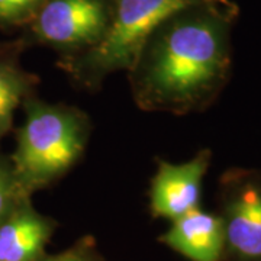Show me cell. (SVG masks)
<instances>
[{"instance_id":"8992f818","label":"cell","mask_w":261,"mask_h":261,"mask_svg":"<svg viewBox=\"0 0 261 261\" xmlns=\"http://www.w3.org/2000/svg\"><path fill=\"white\" fill-rule=\"evenodd\" d=\"M209 163L211 152L206 149L181 164L160 161L149 189L152 216L174 221L199 207L202 183Z\"/></svg>"},{"instance_id":"7c38bea8","label":"cell","mask_w":261,"mask_h":261,"mask_svg":"<svg viewBox=\"0 0 261 261\" xmlns=\"http://www.w3.org/2000/svg\"><path fill=\"white\" fill-rule=\"evenodd\" d=\"M23 195L15 181L10 164L0 161V221Z\"/></svg>"},{"instance_id":"52a82bcc","label":"cell","mask_w":261,"mask_h":261,"mask_svg":"<svg viewBox=\"0 0 261 261\" xmlns=\"http://www.w3.org/2000/svg\"><path fill=\"white\" fill-rule=\"evenodd\" d=\"M56 222L22 196L0 221V261H39L56 231Z\"/></svg>"},{"instance_id":"8fae6325","label":"cell","mask_w":261,"mask_h":261,"mask_svg":"<svg viewBox=\"0 0 261 261\" xmlns=\"http://www.w3.org/2000/svg\"><path fill=\"white\" fill-rule=\"evenodd\" d=\"M39 261H103L92 237H83L67 250L57 254H45Z\"/></svg>"},{"instance_id":"3957f363","label":"cell","mask_w":261,"mask_h":261,"mask_svg":"<svg viewBox=\"0 0 261 261\" xmlns=\"http://www.w3.org/2000/svg\"><path fill=\"white\" fill-rule=\"evenodd\" d=\"M224 0H116L102 38L65 64L75 79L89 86L115 71H129L145 42L167 19Z\"/></svg>"},{"instance_id":"ba28073f","label":"cell","mask_w":261,"mask_h":261,"mask_svg":"<svg viewBox=\"0 0 261 261\" xmlns=\"http://www.w3.org/2000/svg\"><path fill=\"white\" fill-rule=\"evenodd\" d=\"M160 241L190 261H222L224 224L219 215L196 207L171 221Z\"/></svg>"},{"instance_id":"6da1fadb","label":"cell","mask_w":261,"mask_h":261,"mask_svg":"<svg viewBox=\"0 0 261 261\" xmlns=\"http://www.w3.org/2000/svg\"><path fill=\"white\" fill-rule=\"evenodd\" d=\"M218 3L167 19L130 67L132 96L151 112H190L211 99L229 67L228 28Z\"/></svg>"},{"instance_id":"5b68a950","label":"cell","mask_w":261,"mask_h":261,"mask_svg":"<svg viewBox=\"0 0 261 261\" xmlns=\"http://www.w3.org/2000/svg\"><path fill=\"white\" fill-rule=\"evenodd\" d=\"M225 251L232 261H261V177L233 178L224 193Z\"/></svg>"},{"instance_id":"30bf717a","label":"cell","mask_w":261,"mask_h":261,"mask_svg":"<svg viewBox=\"0 0 261 261\" xmlns=\"http://www.w3.org/2000/svg\"><path fill=\"white\" fill-rule=\"evenodd\" d=\"M45 0H0V25H20L32 20Z\"/></svg>"},{"instance_id":"277c9868","label":"cell","mask_w":261,"mask_h":261,"mask_svg":"<svg viewBox=\"0 0 261 261\" xmlns=\"http://www.w3.org/2000/svg\"><path fill=\"white\" fill-rule=\"evenodd\" d=\"M109 18L103 0H45L32 28L39 41L51 47L83 53L102 38Z\"/></svg>"},{"instance_id":"9c48e42d","label":"cell","mask_w":261,"mask_h":261,"mask_svg":"<svg viewBox=\"0 0 261 261\" xmlns=\"http://www.w3.org/2000/svg\"><path fill=\"white\" fill-rule=\"evenodd\" d=\"M29 89L28 75L18 65L0 61V137L12 126L13 113Z\"/></svg>"},{"instance_id":"7a4b0ae2","label":"cell","mask_w":261,"mask_h":261,"mask_svg":"<svg viewBox=\"0 0 261 261\" xmlns=\"http://www.w3.org/2000/svg\"><path fill=\"white\" fill-rule=\"evenodd\" d=\"M25 111L10 168L19 190L31 196L74 166L89 130L83 113L70 106L28 100Z\"/></svg>"}]
</instances>
